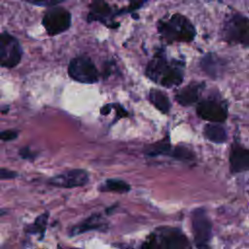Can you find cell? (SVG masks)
Instances as JSON below:
<instances>
[{
    "mask_svg": "<svg viewBox=\"0 0 249 249\" xmlns=\"http://www.w3.org/2000/svg\"><path fill=\"white\" fill-rule=\"evenodd\" d=\"M139 249H193V247L180 228L161 226L146 236Z\"/></svg>",
    "mask_w": 249,
    "mask_h": 249,
    "instance_id": "3",
    "label": "cell"
},
{
    "mask_svg": "<svg viewBox=\"0 0 249 249\" xmlns=\"http://www.w3.org/2000/svg\"><path fill=\"white\" fill-rule=\"evenodd\" d=\"M4 213H5V211H3V210H0V216H1V215H3Z\"/></svg>",
    "mask_w": 249,
    "mask_h": 249,
    "instance_id": "26",
    "label": "cell"
},
{
    "mask_svg": "<svg viewBox=\"0 0 249 249\" xmlns=\"http://www.w3.org/2000/svg\"><path fill=\"white\" fill-rule=\"evenodd\" d=\"M68 75L72 80L83 84L96 83L99 77L97 68L87 55L76 56L70 60Z\"/></svg>",
    "mask_w": 249,
    "mask_h": 249,
    "instance_id": "7",
    "label": "cell"
},
{
    "mask_svg": "<svg viewBox=\"0 0 249 249\" xmlns=\"http://www.w3.org/2000/svg\"><path fill=\"white\" fill-rule=\"evenodd\" d=\"M89 8H90V11L88 15L89 22L97 20L110 26L109 23L113 22L112 20L113 10L106 2H103V1L93 2L91 3Z\"/></svg>",
    "mask_w": 249,
    "mask_h": 249,
    "instance_id": "15",
    "label": "cell"
},
{
    "mask_svg": "<svg viewBox=\"0 0 249 249\" xmlns=\"http://www.w3.org/2000/svg\"><path fill=\"white\" fill-rule=\"evenodd\" d=\"M42 24L49 35L54 36L60 34L70 27L71 14L63 7H52L45 13Z\"/></svg>",
    "mask_w": 249,
    "mask_h": 249,
    "instance_id": "8",
    "label": "cell"
},
{
    "mask_svg": "<svg viewBox=\"0 0 249 249\" xmlns=\"http://www.w3.org/2000/svg\"><path fill=\"white\" fill-rule=\"evenodd\" d=\"M18 136V131L14 129H7L0 131V140L1 141H12Z\"/></svg>",
    "mask_w": 249,
    "mask_h": 249,
    "instance_id": "22",
    "label": "cell"
},
{
    "mask_svg": "<svg viewBox=\"0 0 249 249\" xmlns=\"http://www.w3.org/2000/svg\"><path fill=\"white\" fill-rule=\"evenodd\" d=\"M49 220V212L42 213L39 215L32 224L26 225L24 227V231L27 234H38L40 239H43L45 236L47 225Z\"/></svg>",
    "mask_w": 249,
    "mask_h": 249,
    "instance_id": "19",
    "label": "cell"
},
{
    "mask_svg": "<svg viewBox=\"0 0 249 249\" xmlns=\"http://www.w3.org/2000/svg\"><path fill=\"white\" fill-rule=\"evenodd\" d=\"M199 66L207 76L212 79H217L224 73L226 61L214 53H207L201 57Z\"/></svg>",
    "mask_w": 249,
    "mask_h": 249,
    "instance_id": "14",
    "label": "cell"
},
{
    "mask_svg": "<svg viewBox=\"0 0 249 249\" xmlns=\"http://www.w3.org/2000/svg\"><path fill=\"white\" fill-rule=\"evenodd\" d=\"M18 154H19V156H20L22 159L28 160H34L35 157H36L35 153L31 152L28 147H24L23 149H21V150L18 152Z\"/></svg>",
    "mask_w": 249,
    "mask_h": 249,
    "instance_id": "24",
    "label": "cell"
},
{
    "mask_svg": "<svg viewBox=\"0 0 249 249\" xmlns=\"http://www.w3.org/2000/svg\"><path fill=\"white\" fill-rule=\"evenodd\" d=\"M220 35L229 45L249 47V18L237 12L228 14L223 21Z\"/></svg>",
    "mask_w": 249,
    "mask_h": 249,
    "instance_id": "4",
    "label": "cell"
},
{
    "mask_svg": "<svg viewBox=\"0 0 249 249\" xmlns=\"http://www.w3.org/2000/svg\"><path fill=\"white\" fill-rule=\"evenodd\" d=\"M62 1H28L29 4L36 5V6H43V7H54L61 3Z\"/></svg>",
    "mask_w": 249,
    "mask_h": 249,
    "instance_id": "25",
    "label": "cell"
},
{
    "mask_svg": "<svg viewBox=\"0 0 249 249\" xmlns=\"http://www.w3.org/2000/svg\"><path fill=\"white\" fill-rule=\"evenodd\" d=\"M191 225L196 249H211L212 222L204 207L195 208L191 212Z\"/></svg>",
    "mask_w": 249,
    "mask_h": 249,
    "instance_id": "5",
    "label": "cell"
},
{
    "mask_svg": "<svg viewBox=\"0 0 249 249\" xmlns=\"http://www.w3.org/2000/svg\"><path fill=\"white\" fill-rule=\"evenodd\" d=\"M229 163L230 172L232 175L249 171V149L234 140L231 145Z\"/></svg>",
    "mask_w": 249,
    "mask_h": 249,
    "instance_id": "11",
    "label": "cell"
},
{
    "mask_svg": "<svg viewBox=\"0 0 249 249\" xmlns=\"http://www.w3.org/2000/svg\"><path fill=\"white\" fill-rule=\"evenodd\" d=\"M100 192H113L118 194H125L130 191V185L122 179L109 178L101 183L98 187Z\"/></svg>",
    "mask_w": 249,
    "mask_h": 249,
    "instance_id": "20",
    "label": "cell"
},
{
    "mask_svg": "<svg viewBox=\"0 0 249 249\" xmlns=\"http://www.w3.org/2000/svg\"><path fill=\"white\" fill-rule=\"evenodd\" d=\"M18 176V173L8 169V168H0V179L1 180H9V179H14Z\"/></svg>",
    "mask_w": 249,
    "mask_h": 249,
    "instance_id": "23",
    "label": "cell"
},
{
    "mask_svg": "<svg viewBox=\"0 0 249 249\" xmlns=\"http://www.w3.org/2000/svg\"><path fill=\"white\" fill-rule=\"evenodd\" d=\"M248 193H249V192H248Z\"/></svg>",
    "mask_w": 249,
    "mask_h": 249,
    "instance_id": "28",
    "label": "cell"
},
{
    "mask_svg": "<svg viewBox=\"0 0 249 249\" xmlns=\"http://www.w3.org/2000/svg\"><path fill=\"white\" fill-rule=\"evenodd\" d=\"M22 56V49L17 38L0 33V66L13 68L17 66Z\"/></svg>",
    "mask_w": 249,
    "mask_h": 249,
    "instance_id": "9",
    "label": "cell"
},
{
    "mask_svg": "<svg viewBox=\"0 0 249 249\" xmlns=\"http://www.w3.org/2000/svg\"><path fill=\"white\" fill-rule=\"evenodd\" d=\"M171 158L183 161V162H194L196 160V153L186 145H177L173 147Z\"/></svg>",
    "mask_w": 249,
    "mask_h": 249,
    "instance_id": "21",
    "label": "cell"
},
{
    "mask_svg": "<svg viewBox=\"0 0 249 249\" xmlns=\"http://www.w3.org/2000/svg\"><path fill=\"white\" fill-rule=\"evenodd\" d=\"M204 88L205 82L192 81L187 86L176 91L174 99L183 107H189L195 104L196 105V103L200 100V95Z\"/></svg>",
    "mask_w": 249,
    "mask_h": 249,
    "instance_id": "12",
    "label": "cell"
},
{
    "mask_svg": "<svg viewBox=\"0 0 249 249\" xmlns=\"http://www.w3.org/2000/svg\"><path fill=\"white\" fill-rule=\"evenodd\" d=\"M66 249H78V248H66Z\"/></svg>",
    "mask_w": 249,
    "mask_h": 249,
    "instance_id": "27",
    "label": "cell"
},
{
    "mask_svg": "<svg viewBox=\"0 0 249 249\" xmlns=\"http://www.w3.org/2000/svg\"><path fill=\"white\" fill-rule=\"evenodd\" d=\"M196 113L201 120L208 123L224 124L229 116L228 104L219 97H206L200 99L196 105Z\"/></svg>",
    "mask_w": 249,
    "mask_h": 249,
    "instance_id": "6",
    "label": "cell"
},
{
    "mask_svg": "<svg viewBox=\"0 0 249 249\" xmlns=\"http://www.w3.org/2000/svg\"><path fill=\"white\" fill-rule=\"evenodd\" d=\"M109 227L107 220L99 213H95L80 222L79 224L73 226L69 231L70 236L79 235L81 233H85L92 231H105Z\"/></svg>",
    "mask_w": 249,
    "mask_h": 249,
    "instance_id": "13",
    "label": "cell"
},
{
    "mask_svg": "<svg viewBox=\"0 0 249 249\" xmlns=\"http://www.w3.org/2000/svg\"><path fill=\"white\" fill-rule=\"evenodd\" d=\"M185 61L168 58L164 51L160 50L148 62L145 74L156 84L171 89L181 86L185 77Z\"/></svg>",
    "mask_w": 249,
    "mask_h": 249,
    "instance_id": "1",
    "label": "cell"
},
{
    "mask_svg": "<svg viewBox=\"0 0 249 249\" xmlns=\"http://www.w3.org/2000/svg\"><path fill=\"white\" fill-rule=\"evenodd\" d=\"M89 183V173L84 169H71L57 174L49 180V184L59 188L83 187Z\"/></svg>",
    "mask_w": 249,
    "mask_h": 249,
    "instance_id": "10",
    "label": "cell"
},
{
    "mask_svg": "<svg viewBox=\"0 0 249 249\" xmlns=\"http://www.w3.org/2000/svg\"><path fill=\"white\" fill-rule=\"evenodd\" d=\"M158 32L160 38L168 43H191L196 36V29L185 15L175 13L158 21Z\"/></svg>",
    "mask_w": 249,
    "mask_h": 249,
    "instance_id": "2",
    "label": "cell"
},
{
    "mask_svg": "<svg viewBox=\"0 0 249 249\" xmlns=\"http://www.w3.org/2000/svg\"><path fill=\"white\" fill-rule=\"evenodd\" d=\"M149 100L154 105V107L162 114L169 113L171 103L167 94L164 91L159 89H151L149 91Z\"/></svg>",
    "mask_w": 249,
    "mask_h": 249,
    "instance_id": "17",
    "label": "cell"
},
{
    "mask_svg": "<svg viewBox=\"0 0 249 249\" xmlns=\"http://www.w3.org/2000/svg\"><path fill=\"white\" fill-rule=\"evenodd\" d=\"M173 146L170 143L169 136L166 135L161 140L150 145L146 150V155L149 157L158 156H168L171 157Z\"/></svg>",
    "mask_w": 249,
    "mask_h": 249,
    "instance_id": "18",
    "label": "cell"
},
{
    "mask_svg": "<svg viewBox=\"0 0 249 249\" xmlns=\"http://www.w3.org/2000/svg\"><path fill=\"white\" fill-rule=\"evenodd\" d=\"M202 134L206 140L214 144H224L229 138L228 130L223 124L207 123L203 126Z\"/></svg>",
    "mask_w": 249,
    "mask_h": 249,
    "instance_id": "16",
    "label": "cell"
}]
</instances>
